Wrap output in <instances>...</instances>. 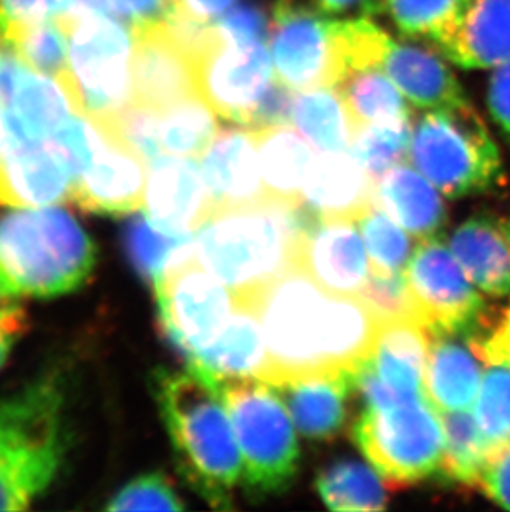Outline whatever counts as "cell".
Returning <instances> with one entry per match:
<instances>
[{
    "instance_id": "cell-5",
    "label": "cell",
    "mask_w": 510,
    "mask_h": 512,
    "mask_svg": "<svg viewBox=\"0 0 510 512\" xmlns=\"http://www.w3.org/2000/svg\"><path fill=\"white\" fill-rule=\"evenodd\" d=\"M65 388L45 375L0 401V511L27 509L67 453Z\"/></svg>"
},
{
    "instance_id": "cell-6",
    "label": "cell",
    "mask_w": 510,
    "mask_h": 512,
    "mask_svg": "<svg viewBox=\"0 0 510 512\" xmlns=\"http://www.w3.org/2000/svg\"><path fill=\"white\" fill-rule=\"evenodd\" d=\"M221 393L242 456V483L254 499L284 493L299 471L300 448L289 408L260 378H224Z\"/></svg>"
},
{
    "instance_id": "cell-24",
    "label": "cell",
    "mask_w": 510,
    "mask_h": 512,
    "mask_svg": "<svg viewBox=\"0 0 510 512\" xmlns=\"http://www.w3.org/2000/svg\"><path fill=\"white\" fill-rule=\"evenodd\" d=\"M300 433L308 440H332L347 420L348 395L355 388L353 373H315L272 385Z\"/></svg>"
},
{
    "instance_id": "cell-44",
    "label": "cell",
    "mask_w": 510,
    "mask_h": 512,
    "mask_svg": "<svg viewBox=\"0 0 510 512\" xmlns=\"http://www.w3.org/2000/svg\"><path fill=\"white\" fill-rule=\"evenodd\" d=\"M380 324L393 320H418L419 315L405 274L371 271L370 279L358 295Z\"/></svg>"
},
{
    "instance_id": "cell-36",
    "label": "cell",
    "mask_w": 510,
    "mask_h": 512,
    "mask_svg": "<svg viewBox=\"0 0 510 512\" xmlns=\"http://www.w3.org/2000/svg\"><path fill=\"white\" fill-rule=\"evenodd\" d=\"M216 116L199 93L163 108L159 131L164 153L198 160L219 131Z\"/></svg>"
},
{
    "instance_id": "cell-11",
    "label": "cell",
    "mask_w": 510,
    "mask_h": 512,
    "mask_svg": "<svg viewBox=\"0 0 510 512\" xmlns=\"http://www.w3.org/2000/svg\"><path fill=\"white\" fill-rule=\"evenodd\" d=\"M406 281L428 332L476 335L486 317V300L459 266L443 237L419 242L406 269Z\"/></svg>"
},
{
    "instance_id": "cell-1",
    "label": "cell",
    "mask_w": 510,
    "mask_h": 512,
    "mask_svg": "<svg viewBox=\"0 0 510 512\" xmlns=\"http://www.w3.org/2000/svg\"><path fill=\"white\" fill-rule=\"evenodd\" d=\"M269 352L267 383L315 373H353L368 362L380 320L358 295L333 294L292 267L249 299Z\"/></svg>"
},
{
    "instance_id": "cell-46",
    "label": "cell",
    "mask_w": 510,
    "mask_h": 512,
    "mask_svg": "<svg viewBox=\"0 0 510 512\" xmlns=\"http://www.w3.org/2000/svg\"><path fill=\"white\" fill-rule=\"evenodd\" d=\"M73 7L75 0H0V39L20 27L62 19Z\"/></svg>"
},
{
    "instance_id": "cell-12",
    "label": "cell",
    "mask_w": 510,
    "mask_h": 512,
    "mask_svg": "<svg viewBox=\"0 0 510 512\" xmlns=\"http://www.w3.org/2000/svg\"><path fill=\"white\" fill-rule=\"evenodd\" d=\"M275 78L304 92L335 87L343 75L337 20L279 0L269 29Z\"/></svg>"
},
{
    "instance_id": "cell-7",
    "label": "cell",
    "mask_w": 510,
    "mask_h": 512,
    "mask_svg": "<svg viewBox=\"0 0 510 512\" xmlns=\"http://www.w3.org/2000/svg\"><path fill=\"white\" fill-rule=\"evenodd\" d=\"M409 160L451 199L487 193L504 179L501 150L471 102L421 116L414 123Z\"/></svg>"
},
{
    "instance_id": "cell-2",
    "label": "cell",
    "mask_w": 510,
    "mask_h": 512,
    "mask_svg": "<svg viewBox=\"0 0 510 512\" xmlns=\"http://www.w3.org/2000/svg\"><path fill=\"white\" fill-rule=\"evenodd\" d=\"M315 218L305 204L274 198L217 209L194 232V257L236 300L249 299L297 267L300 244Z\"/></svg>"
},
{
    "instance_id": "cell-30",
    "label": "cell",
    "mask_w": 510,
    "mask_h": 512,
    "mask_svg": "<svg viewBox=\"0 0 510 512\" xmlns=\"http://www.w3.org/2000/svg\"><path fill=\"white\" fill-rule=\"evenodd\" d=\"M292 123L320 151L350 150L357 126L335 87H317L295 95Z\"/></svg>"
},
{
    "instance_id": "cell-25",
    "label": "cell",
    "mask_w": 510,
    "mask_h": 512,
    "mask_svg": "<svg viewBox=\"0 0 510 512\" xmlns=\"http://www.w3.org/2000/svg\"><path fill=\"white\" fill-rule=\"evenodd\" d=\"M380 68L416 107L438 110L469 103L451 68L431 50L400 44L390 37Z\"/></svg>"
},
{
    "instance_id": "cell-40",
    "label": "cell",
    "mask_w": 510,
    "mask_h": 512,
    "mask_svg": "<svg viewBox=\"0 0 510 512\" xmlns=\"http://www.w3.org/2000/svg\"><path fill=\"white\" fill-rule=\"evenodd\" d=\"M357 224L370 257L371 271L393 274L408 266L414 251L411 234L403 231L385 209L371 204L357 219Z\"/></svg>"
},
{
    "instance_id": "cell-47",
    "label": "cell",
    "mask_w": 510,
    "mask_h": 512,
    "mask_svg": "<svg viewBox=\"0 0 510 512\" xmlns=\"http://www.w3.org/2000/svg\"><path fill=\"white\" fill-rule=\"evenodd\" d=\"M269 29L264 12L252 4L236 5L212 24L217 39L231 44L265 42Z\"/></svg>"
},
{
    "instance_id": "cell-54",
    "label": "cell",
    "mask_w": 510,
    "mask_h": 512,
    "mask_svg": "<svg viewBox=\"0 0 510 512\" xmlns=\"http://www.w3.org/2000/svg\"><path fill=\"white\" fill-rule=\"evenodd\" d=\"M27 325V317L19 305L0 312V368L7 362L15 342L25 334Z\"/></svg>"
},
{
    "instance_id": "cell-35",
    "label": "cell",
    "mask_w": 510,
    "mask_h": 512,
    "mask_svg": "<svg viewBox=\"0 0 510 512\" xmlns=\"http://www.w3.org/2000/svg\"><path fill=\"white\" fill-rule=\"evenodd\" d=\"M388 483L358 461H338L318 474L317 491L333 511H381L388 506Z\"/></svg>"
},
{
    "instance_id": "cell-21",
    "label": "cell",
    "mask_w": 510,
    "mask_h": 512,
    "mask_svg": "<svg viewBox=\"0 0 510 512\" xmlns=\"http://www.w3.org/2000/svg\"><path fill=\"white\" fill-rule=\"evenodd\" d=\"M188 365L211 383L224 378H260L267 382L269 352L255 310L236 302V309L216 339L188 360Z\"/></svg>"
},
{
    "instance_id": "cell-15",
    "label": "cell",
    "mask_w": 510,
    "mask_h": 512,
    "mask_svg": "<svg viewBox=\"0 0 510 512\" xmlns=\"http://www.w3.org/2000/svg\"><path fill=\"white\" fill-rule=\"evenodd\" d=\"M103 133L105 141L98 155L75 181L72 201L83 211L102 216L138 213L145 203L148 161L115 136Z\"/></svg>"
},
{
    "instance_id": "cell-14",
    "label": "cell",
    "mask_w": 510,
    "mask_h": 512,
    "mask_svg": "<svg viewBox=\"0 0 510 512\" xmlns=\"http://www.w3.org/2000/svg\"><path fill=\"white\" fill-rule=\"evenodd\" d=\"M355 219L315 218L300 244V267L333 294L360 295L371 276V262Z\"/></svg>"
},
{
    "instance_id": "cell-26",
    "label": "cell",
    "mask_w": 510,
    "mask_h": 512,
    "mask_svg": "<svg viewBox=\"0 0 510 512\" xmlns=\"http://www.w3.org/2000/svg\"><path fill=\"white\" fill-rule=\"evenodd\" d=\"M462 271L484 294H510V239L506 224L487 214L466 219L449 239Z\"/></svg>"
},
{
    "instance_id": "cell-9",
    "label": "cell",
    "mask_w": 510,
    "mask_h": 512,
    "mask_svg": "<svg viewBox=\"0 0 510 512\" xmlns=\"http://www.w3.org/2000/svg\"><path fill=\"white\" fill-rule=\"evenodd\" d=\"M352 438L390 486L438 476L443 464V418L426 397L386 408L365 406Z\"/></svg>"
},
{
    "instance_id": "cell-55",
    "label": "cell",
    "mask_w": 510,
    "mask_h": 512,
    "mask_svg": "<svg viewBox=\"0 0 510 512\" xmlns=\"http://www.w3.org/2000/svg\"><path fill=\"white\" fill-rule=\"evenodd\" d=\"M494 329L510 334V307L504 310L501 319L497 320L496 324H494Z\"/></svg>"
},
{
    "instance_id": "cell-43",
    "label": "cell",
    "mask_w": 510,
    "mask_h": 512,
    "mask_svg": "<svg viewBox=\"0 0 510 512\" xmlns=\"http://www.w3.org/2000/svg\"><path fill=\"white\" fill-rule=\"evenodd\" d=\"M77 181L90 168L105 141L102 128L88 116L75 112L49 138Z\"/></svg>"
},
{
    "instance_id": "cell-41",
    "label": "cell",
    "mask_w": 510,
    "mask_h": 512,
    "mask_svg": "<svg viewBox=\"0 0 510 512\" xmlns=\"http://www.w3.org/2000/svg\"><path fill=\"white\" fill-rule=\"evenodd\" d=\"M487 367L474 405V416L494 455L510 445V367Z\"/></svg>"
},
{
    "instance_id": "cell-18",
    "label": "cell",
    "mask_w": 510,
    "mask_h": 512,
    "mask_svg": "<svg viewBox=\"0 0 510 512\" xmlns=\"http://www.w3.org/2000/svg\"><path fill=\"white\" fill-rule=\"evenodd\" d=\"M72 171L49 140L0 155V208H45L72 201Z\"/></svg>"
},
{
    "instance_id": "cell-22",
    "label": "cell",
    "mask_w": 510,
    "mask_h": 512,
    "mask_svg": "<svg viewBox=\"0 0 510 512\" xmlns=\"http://www.w3.org/2000/svg\"><path fill=\"white\" fill-rule=\"evenodd\" d=\"M436 47L467 70L510 62V0H467L458 22Z\"/></svg>"
},
{
    "instance_id": "cell-17",
    "label": "cell",
    "mask_w": 510,
    "mask_h": 512,
    "mask_svg": "<svg viewBox=\"0 0 510 512\" xmlns=\"http://www.w3.org/2000/svg\"><path fill=\"white\" fill-rule=\"evenodd\" d=\"M143 211L159 228L198 231L211 216L212 204L196 158L161 155L151 161Z\"/></svg>"
},
{
    "instance_id": "cell-28",
    "label": "cell",
    "mask_w": 510,
    "mask_h": 512,
    "mask_svg": "<svg viewBox=\"0 0 510 512\" xmlns=\"http://www.w3.org/2000/svg\"><path fill=\"white\" fill-rule=\"evenodd\" d=\"M439 189L423 174L398 165L375 181V203L418 239L441 236L448 209Z\"/></svg>"
},
{
    "instance_id": "cell-42",
    "label": "cell",
    "mask_w": 510,
    "mask_h": 512,
    "mask_svg": "<svg viewBox=\"0 0 510 512\" xmlns=\"http://www.w3.org/2000/svg\"><path fill=\"white\" fill-rule=\"evenodd\" d=\"M159 121L161 110L133 100L105 120L95 123L102 126L108 135L115 136L116 140L130 146L131 150L143 156L150 165L151 161L164 155Z\"/></svg>"
},
{
    "instance_id": "cell-37",
    "label": "cell",
    "mask_w": 510,
    "mask_h": 512,
    "mask_svg": "<svg viewBox=\"0 0 510 512\" xmlns=\"http://www.w3.org/2000/svg\"><path fill=\"white\" fill-rule=\"evenodd\" d=\"M35 72L62 82L68 73V32L63 19L20 27L2 39Z\"/></svg>"
},
{
    "instance_id": "cell-52",
    "label": "cell",
    "mask_w": 510,
    "mask_h": 512,
    "mask_svg": "<svg viewBox=\"0 0 510 512\" xmlns=\"http://www.w3.org/2000/svg\"><path fill=\"white\" fill-rule=\"evenodd\" d=\"M472 345L486 365L510 367V334L492 327L486 334L472 335Z\"/></svg>"
},
{
    "instance_id": "cell-10",
    "label": "cell",
    "mask_w": 510,
    "mask_h": 512,
    "mask_svg": "<svg viewBox=\"0 0 510 512\" xmlns=\"http://www.w3.org/2000/svg\"><path fill=\"white\" fill-rule=\"evenodd\" d=\"M153 287L164 335L188 360L216 339L236 309L232 290L196 257L169 269Z\"/></svg>"
},
{
    "instance_id": "cell-4",
    "label": "cell",
    "mask_w": 510,
    "mask_h": 512,
    "mask_svg": "<svg viewBox=\"0 0 510 512\" xmlns=\"http://www.w3.org/2000/svg\"><path fill=\"white\" fill-rule=\"evenodd\" d=\"M95 266V242L60 204L0 214V289L15 299L70 294Z\"/></svg>"
},
{
    "instance_id": "cell-32",
    "label": "cell",
    "mask_w": 510,
    "mask_h": 512,
    "mask_svg": "<svg viewBox=\"0 0 510 512\" xmlns=\"http://www.w3.org/2000/svg\"><path fill=\"white\" fill-rule=\"evenodd\" d=\"M335 88L357 128L411 118L405 98L380 68L347 70Z\"/></svg>"
},
{
    "instance_id": "cell-53",
    "label": "cell",
    "mask_w": 510,
    "mask_h": 512,
    "mask_svg": "<svg viewBox=\"0 0 510 512\" xmlns=\"http://www.w3.org/2000/svg\"><path fill=\"white\" fill-rule=\"evenodd\" d=\"M236 2L237 0H171L176 12L207 25L214 24Z\"/></svg>"
},
{
    "instance_id": "cell-56",
    "label": "cell",
    "mask_w": 510,
    "mask_h": 512,
    "mask_svg": "<svg viewBox=\"0 0 510 512\" xmlns=\"http://www.w3.org/2000/svg\"><path fill=\"white\" fill-rule=\"evenodd\" d=\"M15 297H12V295L7 294V292H4V290L0 289V312L2 310L10 309V307H14Z\"/></svg>"
},
{
    "instance_id": "cell-16",
    "label": "cell",
    "mask_w": 510,
    "mask_h": 512,
    "mask_svg": "<svg viewBox=\"0 0 510 512\" xmlns=\"http://www.w3.org/2000/svg\"><path fill=\"white\" fill-rule=\"evenodd\" d=\"M131 32L135 100L163 110L181 98L198 93L193 57L174 39L164 22Z\"/></svg>"
},
{
    "instance_id": "cell-27",
    "label": "cell",
    "mask_w": 510,
    "mask_h": 512,
    "mask_svg": "<svg viewBox=\"0 0 510 512\" xmlns=\"http://www.w3.org/2000/svg\"><path fill=\"white\" fill-rule=\"evenodd\" d=\"M428 329L418 320H393L380 325L371 367L376 377L406 401L426 397L424 368L428 358Z\"/></svg>"
},
{
    "instance_id": "cell-13",
    "label": "cell",
    "mask_w": 510,
    "mask_h": 512,
    "mask_svg": "<svg viewBox=\"0 0 510 512\" xmlns=\"http://www.w3.org/2000/svg\"><path fill=\"white\" fill-rule=\"evenodd\" d=\"M193 60L199 95L224 120L249 128L260 100L275 80L267 44H231L214 34Z\"/></svg>"
},
{
    "instance_id": "cell-3",
    "label": "cell",
    "mask_w": 510,
    "mask_h": 512,
    "mask_svg": "<svg viewBox=\"0 0 510 512\" xmlns=\"http://www.w3.org/2000/svg\"><path fill=\"white\" fill-rule=\"evenodd\" d=\"M153 392L179 473L212 508L231 509L232 489L242 478V458L216 385L191 368L158 370Z\"/></svg>"
},
{
    "instance_id": "cell-23",
    "label": "cell",
    "mask_w": 510,
    "mask_h": 512,
    "mask_svg": "<svg viewBox=\"0 0 510 512\" xmlns=\"http://www.w3.org/2000/svg\"><path fill=\"white\" fill-rule=\"evenodd\" d=\"M375 203V181L352 150L315 156L304 186V204L318 218L357 221Z\"/></svg>"
},
{
    "instance_id": "cell-50",
    "label": "cell",
    "mask_w": 510,
    "mask_h": 512,
    "mask_svg": "<svg viewBox=\"0 0 510 512\" xmlns=\"http://www.w3.org/2000/svg\"><path fill=\"white\" fill-rule=\"evenodd\" d=\"M487 108L499 130L510 140V62L494 68L487 87Z\"/></svg>"
},
{
    "instance_id": "cell-8",
    "label": "cell",
    "mask_w": 510,
    "mask_h": 512,
    "mask_svg": "<svg viewBox=\"0 0 510 512\" xmlns=\"http://www.w3.org/2000/svg\"><path fill=\"white\" fill-rule=\"evenodd\" d=\"M68 32V73L62 83L75 112L105 120L135 100L133 32L128 25L95 10L63 15Z\"/></svg>"
},
{
    "instance_id": "cell-48",
    "label": "cell",
    "mask_w": 510,
    "mask_h": 512,
    "mask_svg": "<svg viewBox=\"0 0 510 512\" xmlns=\"http://www.w3.org/2000/svg\"><path fill=\"white\" fill-rule=\"evenodd\" d=\"M295 93L292 88L275 78L264 98L260 100L255 110L254 118L249 128H262V126L289 125L294 112Z\"/></svg>"
},
{
    "instance_id": "cell-58",
    "label": "cell",
    "mask_w": 510,
    "mask_h": 512,
    "mask_svg": "<svg viewBox=\"0 0 510 512\" xmlns=\"http://www.w3.org/2000/svg\"><path fill=\"white\" fill-rule=\"evenodd\" d=\"M0 49H2V39H0Z\"/></svg>"
},
{
    "instance_id": "cell-33",
    "label": "cell",
    "mask_w": 510,
    "mask_h": 512,
    "mask_svg": "<svg viewBox=\"0 0 510 512\" xmlns=\"http://www.w3.org/2000/svg\"><path fill=\"white\" fill-rule=\"evenodd\" d=\"M441 418L446 448L438 478L444 483L479 486L492 450L477 425L476 416L471 410L443 411Z\"/></svg>"
},
{
    "instance_id": "cell-19",
    "label": "cell",
    "mask_w": 510,
    "mask_h": 512,
    "mask_svg": "<svg viewBox=\"0 0 510 512\" xmlns=\"http://www.w3.org/2000/svg\"><path fill=\"white\" fill-rule=\"evenodd\" d=\"M212 211L241 208L269 198L260 176L251 128H222L201 156Z\"/></svg>"
},
{
    "instance_id": "cell-31",
    "label": "cell",
    "mask_w": 510,
    "mask_h": 512,
    "mask_svg": "<svg viewBox=\"0 0 510 512\" xmlns=\"http://www.w3.org/2000/svg\"><path fill=\"white\" fill-rule=\"evenodd\" d=\"M125 249L136 272L154 284L169 269L193 259L194 232L168 231L138 214L126 224Z\"/></svg>"
},
{
    "instance_id": "cell-38",
    "label": "cell",
    "mask_w": 510,
    "mask_h": 512,
    "mask_svg": "<svg viewBox=\"0 0 510 512\" xmlns=\"http://www.w3.org/2000/svg\"><path fill=\"white\" fill-rule=\"evenodd\" d=\"M466 4L467 0H376V12L383 10L401 35L438 44Z\"/></svg>"
},
{
    "instance_id": "cell-20",
    "label": "cell",
    "mask_w": 510,
    "mask_h": 512,
    "mask_svg": "<svg viewBox=\"0 0 510 512\" xmlns=\"http://www.w3.org/2000/svg\"><path fill=\"white\" fill-rule=\"evenodd\" d=\"M424 393L436 410L467 411L476 405L484 367L472 335L428 332Z\"/></svg>"
},
{
    "instance_id": "cell-45",
    "label": "cell",
    "mask_w": 510,
    "mask_h": 512,
    "mask_svg": "<svg viewBox=\"0 0 510 512\" xmlns=\"http://www.w3.org/2000/svg\"><path fill=\"white\" fill-rule=\"evenodd\" d=\"M108 511H183L186 509L173 483L163 473L143 474L111 498Z\"/></svg>"
},
{
    "instance_id": "cell-39",
    "label": "cell",
    "mask_w": 510,
    "mask_h": 512,
    "mask_svg": "<svg viewBox=\"0 0 510 512\" xmlns=\"http://www.w3.org/2000/svg\"><path fill=\"white\" fill-rule=\"evenodd\" d=\"M411 135V118L371 123L357 128L350 150L365 166L373 181H378L383 174L408 158Z\"/></svg>"
},
{
    "instance_id": "cell-34",
    "label": "cell",
    "mask_w": 510,
    "mask_h": 512,
    "mask_svg": "<svg viewBox=\"0 0 510 512\" xmlns=\"http://www.w3.org/2000/svg\"><path fill=\"white\" fill-rule=\"evenodd\" d=\"M9 107L19 113L35 141L49 140L75 113L63 83L32 68H27L20 78Z\"/></svg>"
},
{
    "instance_id": "cell-29",
    "label": "cell",
    "mask_w": 510,
    "mask_h": 512,
    "mask_svg": "<svg viewBox=\"0 0 510 512\" xmlns=\"http://www.w3.org/2000/svg\"><path fill=\"white\" fill-rule=\"evenodd\" d=\"M252 133L267 196L285 203L304 204L305 181L315 160L304 135L289 125L262 126Z\"/></svg>"
},
{
    "instance_id": "cell-51",
    "label": "cell",
    "mask_w": 510,
    "mask_h": 512,
    "mask_svg": "<svg viewBox=\"0 0 510 512\" xmlns=\"http://www.w3.org/2000/svg\"><path fill=\"white\" fill-rule=\"evenodd\" d=\"M287 4L299 5L327 17L337 15L376 14V0H282Z\"/></svg>"
},
{
    "instance_id": "cell-49",
    "label": "cell",
    "mask_w": 510,
    "mask_h": 512,
    "mask_svg": "<svg viewBox=\"0 0 510 512\" xmlns=\"http://www.w3.org/2000/svg\"><path fill=\"white\" fill-rule=\"evenodd\" d=\"M479 486L487 498L510 511V445L491 456Z\"/></svg>"
},
{
    "instance_id": "cell-57",
    "label": "cell",
    "mask_w": 510,
    "mask_h": 512,
    "mask_svg": "<svg viewBox=\"0 0 510 512\" xmlns=\"http://www.w3.org/2000/svg\"><path fill=\"white\" fill-rule=\"evenodd\" d=\"M504 224H506V231H507V234H509V239H510V219H509V221H506V223H504Z\"/></svg>"
}]
</instances>
